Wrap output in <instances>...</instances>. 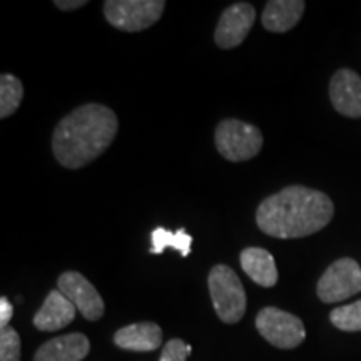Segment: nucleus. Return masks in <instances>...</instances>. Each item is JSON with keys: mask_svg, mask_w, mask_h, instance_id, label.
Segmentation results:
<instances>
[{"mask_svg": "<svg viewBox=\"0 0 361 361\" xmlns=\"http://www.w3.org/2000/svg\"><path fill=\"white\" fill-rule=\"evenodd\" d=\"M241 268L252 281L263 288H273L278 283L276 261L263 247H246L239 256Z\"/></svg>", "mask_w": 361, "mask_h": 361, "instance_id": "nucleus-15", "label": "nucleus"}, {"mask_svg": "<svg viewBox=\"0 0 361 361\" xmlns=\"http://www.w3.org/2000/svg\"><path fill=\"white\" fill-rule=\"evenodd\" d=\"M333 107L346 117H361V78L351 69H340L329 82Z\"/></svg>", "mask_w": 361, "mask_h": 361, "instance_id": "nucleus-10", "label": "nucleus"}, {"mask_svg": "<svg viewBox=\"0 0 361 361\" xmlns=\"http://www.w3.org/2000/svg\"><path fill=\"white\" fill-rule=\"evenodd\" d=\"M54 6H56L59 11L72 12V11H79V8L85 7L87 6V2H85V0H56Z\"/></svg>", "mask_w": 361, "mask_h": 361, "instance_id": "nucleus-22", "label": "nucleus"}, {"mask_svg": "<svg viewBox=\"0 0 361 361\" xmlns=\"http://www.w3.org/2000/svg\"><path fill=\"white\" fill-rule=\"evenodd\" d=\"M152 239V255H161L166 247H174L176 251H179L180 255L186 258L191 255V245H192V236L186 233V229H178L176 233H171L169 229L164 228H156L151 233Z\"/></svg>", "mask_w": 361, "mask_h": 361, "instance_id": "nucleus-16", "label": "nucleus"}, {"mask_svg": "<svg viewBox=\"0 0 361 361\" xmlns=\"http://www.w3.org/2000/svg\"><path fill=\"white\" fill-rule=\"evenodd\" d=\"M255 20L256 11L251 4L238 2L229 6L221 13L218 25H216V45L226 49V51L241 45L246 40L247 34H250L251 27L255 25Z\"/></svg>", "mask_w": 361, "mask_h": 361, "instance_id": "nucleus-9", "label": "nucleus"}, {"mask_svg": "<svg viewBox=\"0 0 361 361\" xmlns=\"http://www.w3.org/2000/svg\"><path fill=\"white\" fill-rule=\"evenodd\" d=\"M191 351V346L186 345L183 340L174 338V340H169L164 345L159 361H186Z\"/></svg>", "mask_w": 361, "mask_h": 361, "instance_id": "nucleus-20", "label": "nucleus"}, {"mask_svg": "<svg viewBox=\"0 0 361 361\" xmlns=\"http://www.w3.org/2000/svg\"><path fill=\"white\" fill-rule=\"evenodd\" d=\"M114 343L129 351H154L162 345V329L159 324L151 322L134 323L116 331Z\"/></svg>", "mask_w": 361, "mask_h": 361, "instance_id": "nucleus-13", "label": "nucleus"}, {"mask_svg": "<svg viewBox=\"0 0 361 361\" xmlns=\"http://www.w3.org/2000/svg\"><path fill=\"white\" fill-rule=\"evenodd\" d=\"M117 130L114 111L102 104H84L57 124L52 135L54 157L67 169L84 168L114 142Z\"/></svg>", "mask_w": 361, "mask_h": 361, "instance_id": "nucleus-2", "label": "nucleus"}, {"mask_svg": "<svg viewBox=\"0 0 361 361\" xmlns=\"http://www.w3.org/2000/svg\"><path fill=\"white\" fill-rule=\"evenodd\" d=\"M256 328L266 341L281 350L296 348L306 338L303 322L274 306H266L259 311L256 316Z\"/></svg>", "mask_w": 361, "mask_h": 361, "instance_id": "nucleus-6", "label": "nucleus"}, {"mask_svg": "<svg viewBox=\"0 0 361 361\" xmlns=\"http://www.w3.org/2000/svg\"><path fill=\"white\" fill-rule=\"evenodd\" d=\"M214 142L224 159L243 162L259 154L263 147V134L252 124L239 119H224L216 128Z\"/></svg>", "mask_w": 361, "mask_h": 361, "instance_id": "nucleus-4", "label": "nucleus"}, {"mask_svg": "<svg viewBox=\"0 0 361 361\" xmlns=\"http://www.w3.org/2000/svg\"><path fill=\"white\" fill-rule=\"evenodd\" d=\"M0 361H20V336L11 326L0 329Z\"/></svg>", "mask_w": 361, "mask_h": 361, "instance_id": "nucleus-19", "label": "nucleus"}, {"mask_svg": "<svg viewBox=\"0 0 361 361\" xmlns=\"http://www.w3.org/2000/svg\"><path fill=\"white\" fill-rule=\"evenodd\" d=\"M333 214L328 194L296 184L266 197L256 211V224L271 238L298 239L322 231Z\"/></svg>", "mask_w": 361, "mask_h": 361, "instance_id": "nucleus-1", "label": "nucleus"}, {"mask_svg": "<svg viewBox=\"0 0 361 361\" xmlns=\"http://www.w3.org/2000/svg\"><path fill=\"white\" fill-rule=\"evenodd\" d=\"M306 8L303 0H269L263 11V27L274 34L291 30L301 20Z\"/></svg>", "mask_w": 361, "mask_h": 361, "instance_id": "nucleus-14", "label": "nucleus"}, {"mask_svg": "<svg viewBox=\"0 0 361 361\" xmlns=\"http://www.w3.org/2000/svg\"><path fill=\"white\" fill-rule=\"evenodd\" d=\"M361 291V268L355 259L341 258L329 264L319 278L316 293L323 303H338Z\"/></svg>", "mask_w": 361, "mask_h": 361, "instance_id": "nucleus-7", "label": "nucleus"}, {"mask_svg": "<svg viewBox=\"0 0 361 361\" xmlns=\"http://www.w3.org/2000/svg\"><path fill=\"white\" fill-rule=\"evenodd\" d=\"M24 97V85L20 79L12 74H2L0 78V117L7 119L20 107Z\"/></svg>", "mask_w": 361, "mask_h": 361, "instance_id": "nucleus-17", "label": "nucleus"}, {"mask_svg": "<svg viewBox=\"0 0 361 361\" xmlns=\"http://www.w3.org/2000/svg\"><path fill=\"white\" fill-rule=\"evenodd\" d=\"M329 319L341 331H361V300L351 305L338 306L329 313Z\"/></svg>", "mask_w": 361, "mask_h": 361, "instance_id": "nucleus-18", "label": "nucleus"}, {"mask_svg": "<svg viewBox=\"0 0 361 361\" xmlns=\"http://www.w3.org/2000/svg\"><path fill=\"white\" fill-rule=\"evenodd\" d=\"M13 316V306L11 301L7 300L6 296L0 298V329L8 328V323H11Z\"/></svg>", "mask_w": 361, "mask_h": 361, "instance_id": "nucleus-21", "label": "nucleus"}, {"mask_svg": "<svg viewBox=\"0 0 361 361\" xmlns=\"http://www.w3.org/2000/svg\"><path fill=\"white\" fill-rule=\"evenodd\" d=\"M57 290L80 311L87 322H97L104 316L106 306L94 284L78 271H66L57 279Z\"/></svg>", "mask_w": 361, "mask_h": 361, "instance_id": "nucleus-8", "label": "nucleus"}, {"mask_svg": "<svg viewBox=\"0 0 361 361\" xmlns=\"http://www.w3.org/2000/svg\"><path fill=\"white\" fill-rule=\"evenodd\" d=\"M216 314L223 323L241 322L246 313V293L241 279L228 264H216L207 276Z\"/></svg>", "mask_w": 361, "mask_h": 361, "instance_id": "nucleus-3", "label": "nucleus"}, {"mask_svg": "<svg viewBox=\"0 0 361 361\" xmlns=\"http://www.w3.org/2000/svg\"><path fill=\"white\" fill-rule=\"evenodd\" d=\"M75 306L59 290H52L34 316V326L40 331H57L74 322Z\"/></svg>", "mask_w": 361, "mask_h": 361, "instance_id": "nucleus-11", "label": "nucleus"}, {"mask_svg": "<svg viewBox=\"0 0 361 361\" xmlns=\"http://www.w3.org/2000/svg\"><path fill=\"white\" fill-rule=\"evenodd\" d=\"M90 351V341L82 333L54 338L37 350L34 361H82Z\"/></svg>", "mask_w": 361, "mask_h": 361, "instance_id": "nucleus-12", "label": "nucleus"}, {"mask_svg": "<svg viewBox=\"0 0 361 361\" xmlns=\"http://www.w3.org/2000/svg\"><path fill=\"white\" fill-rule=\"evenodd\" d=\"M164 7V0H106L104 16L116 29L141 32L161 19Z\"/></svg>", "mask_w": 361, "mask_h": 361, "instance_id": "nucleus-5", "label": "nucleus"}]
</instances>
